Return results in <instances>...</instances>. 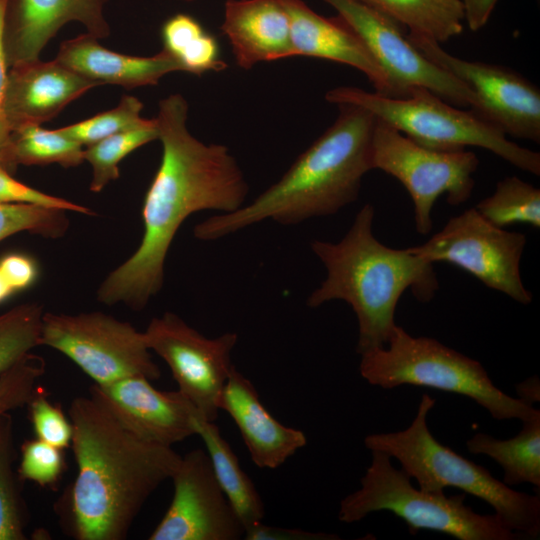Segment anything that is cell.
Segmentation results:
<instances>
[{
  "label": "cell",
  "instance_id": "60d3db41",
  "mask_svg": "<svg viewBox=\"0 0 540 540\" xmlns=\"http://www.w3.org/2000/svg\"><path fill=\"white\" fill-rule=\"evenodd\" d=\"M464 21L472 31H478L488 22L498 0H461Z\"/></svg>",
  "mask_w": 540,
  "mask_h": 540
},
{
  "label": "cell",
  "instance_id": "8992f818",
  "mask_svg": "<svg viewBox=\"0 0 540 540\" xmlns=\"http://www.w3.org/2000/svg\"><path fill=\"white\" fill-rule=\"evenodd\" d=\"M359 372L373 386L428 387L474 400L496 420L525 421L540 413L532 403L497 388L482 364L438 340L414 337L395 325L387 344L360 354Z\"/></svg>",
  "mask_w": 540,
  "mask_h": 540
},
{
  "label": "cell",
  "instance_id": "ba28073f",
  "mask_svg": "<svg viewBox=\"0 0 540 540\" xmlns=\"http://www.w3.org/2000/svg\"><path fill=\"white\" fill-rule=\"evenodd\" d=\"M371 453V464L360 479V488L340 502L341 522L355 523L370 513L389 511L406 523L412 535L431 530L458 540L525 539L510 530L497 514L475 512L466 504V494L448 496L444 491L415 487L403 469L392 465L388 454L377 450Z\"/></svg>",
  "mask_w": 540,
  "mask_h": 540
},
{
  "label": "cell",
  "instance_id": "7402d4cb",
  "mask_svg": "<svg viewBox=\"0 0 540 540\" xmlns=\"http://www.w3.org/2000/svg\"><path fill=\"white\" fill-rule=\"evenodd\" d=\"M55 59L100 85H119L126 89L157 85L164 75L181 71L180 65L165 50L150 57L125 55L101 46L89 33L62 42Z\"/></svg>",
  "mask_w": 540,
  "mask_h": 540
},
{
  "label": "cell",
  "instance_id": "83f0119b",
  "mask_svg": "<svg viewBox=\"0 0 540 540\" xmlns=\"http://www.w3.org/2000/svg\"><path fill=\"white\" fill-rule=\"evenodd\" d=\"M474 208L500 228L513 224L540 227V190L516 176L498 181L495 191Z\"/></svg>",
  "mask_w": 540,
  "mask_h": 540
},
{
  "label": "cell",
  "instance_id": "836d02e7",
  "mask_svg": "<svg viewBox=\"0 0 540 540\" xmlns=\"http://www.w3.org/2000/svg\"><path fill=\"white\" fill-rule=\"evenodd\" d=\"M17 474L20 481H30L42 488L57 487L66 470L64 449L38 438L25 440L20 449Z\"/></svg>",
  "mask_w": 540,
  "mask_h": 540
},
{
  "label": "cell",
  "instance_id": "ffe728a7",
  "mask_svg": "<svg viewBox=\"0 0 540 540\" xmlns=\"http://www.w3.org/2000/svg\"><path fill=\"white\" fill-rule=\"evenodd\" d=\"M219 409L233 419L260 468H278L307 443L301 430L283 425L268 412L253 383L235 367L221 393Z\"/></svg>",
  "mask_w": 540,
  "mask_h": 540
},
{
  "label": "cell",
  "instance_id": "b9f144b4",
  "mask_svg": "<svg viewBox=\"0 0 540 540\" xmlns=\"http://www.w3.org/2000/svg\"><path fill=\"white\" fill-rule=\"evenodd\" d=\"M518 398L534 403L539 402L540 399V385L539 379L536 376H532L525 381L519 383L516 386Z\"/></svg>",
  "mask_w": 540,
  "mask_h": 540
},
{
  "label": "cell",
  "instance_id": "8fae6325",
  "mask_svg": "<svg viewBox=\"0 0 540 540\" xmlns=\"http://www.w3.org/2000/svg\"><path fill=\"white\" fill-rule=\"evenodd\" d=\"M526 241L523 233L494 226L473 207L450 218L424 244L408 250L433 264L455 265L486 287L527 305L532 293L525 288L520 274Z\"/></svg>",
  "mask_w": 540,
  "mask_h": 540
},
{
  "label": "cell",
  "instance_id": "7c38bea8",
  "mask_svg": "<svg viewBox=\"0 0 540 540\" xmlns=\"http://www.w3.org/2000/svg\"><path fill=\"white\" fill-rule=\"evenodd\" d=\"M150 351L168 365L178 390L209 421L219 413V400L234 365L238 335L207 338L172 312L154 317L143 332Z\"/></svg>",
  "mask_w": 540,
  "mask_h": 540
},
{
  "label": "cell",
  "instance_id": "2e32d148",
  "mask_svg": "<svg viewBox=\"0 0 540 540\" xmlns=\"http://www.w3.org/2000/svg\"><path fill=\"white\" fill-rule=\"evenodd\" d=\"M150 381L133 376L93 384L90 396L121 426L148 443L172 447L196 435L194 421L202 416L197 408L179 390L161 391Z\"/></svg>",
  "mask_w": 540,
  "mask_h": 540
},
{
  "label": "cell",
  "instance_id": "277c9868",
  "mask_svg": "<svg viewBox=\"0 0 540 540\" xmlns=\"http://www.w3.org/2000/svg\"><path fill=\"white\" fill-rule=\"evenodd\" d=\"M374 215V207L367 203L340 241L310 244L326 277L306 304L311 308L332 300L349 304L358 323L359 355L387 344L396 325V306L407 289L419 302L427 303L439 288L433 263L408 248H390L373 235Z\"/></svg>",
  "mask_w": 540,
  "mask_h": 540
},
{
  "label": "cell",
  "instance_id": "5b68a950",
  "mask_svg": "<svg viewBox=\"0 0 540 540\" xmlns=\"http://www.w3.org/2000/svg\"><path fill=\"white\" fill-rule=\"evenodd\" d=\"M435 403L429 394H422L416 415L406 429L370 434L364 439L366 448L395 458L420 489L438 492L448 487L458 488L489 504L510 530L525 539L538 538L539 495L513 490L485 467L441 444L427 424L428 413Z\"/></svg>",
  "mask_w": 540,
  "mask_h": 540
},
{
  "label": "cell",
  "instance_id": "7a4b0ae2",
  "mask_svg": "<svg viewBox=\"0 0 540 540\" xmlns=\"http://www.w3.org/2000/svg\"><path fill=\"white\" fill-rule=\"evenodd\" d=\"M68 415L77 474L54 503L60 526L76 540H123L181 455L139 439L91 396L74 398Z\"/></svg>",
  "mask_w": 540,
  "mask_h": 540
},
{
  "label": "cell",
  "instance_id": "f1b7e54d",
  "mask_svg": "<svg viewBox=\"0 0 540 540\" xmlns=\"http://www.w3.org/2000/svg\"><path fill=\"white\" fill-rule=\"evenodd\" d=\"M13 155L17 165L76 167L84 161L83 146L57 129L48 130L31 124L12 131Z\"/></svg>",
  "mask_w": 540,
  "mask_h": 540
},
{
  "label": "cell",
  "instance_id": "4dcf8cb0",
  "mask_svg": "<svg viewBox=\"0 0 540 540\" xmlns=\"http://www.w3.org/2000/svg\"><path fill=\"white\" fill-rule=\"evenodd\" d=\"M43 315L36 302L17 305L0 315V375L41 345Z\"/></svg>",
  "mask_w": 540,
  "mask_h": 540
},
{
  "label": "cell",
  "instance_id": "4fadbf2b",
  "mask_svg": "<svg viewBox=\"0 0 540 540\" xmlns=\"http://www.w3.org/2000/svg\"><path fill=\"white\" fill-rule=\"evenodd\" d=\"M353 30L394 84L408 95L425 88L452 105L475 109L476 94L423 55L403 34L398 23L359 0H324Z\"/></svg>",
  "mask_w": 540,
  "mask_h": 540
},
{
  "label": "cell",
  "instance_id": "6da1fadb",
  "mask_svg": "<svg viewBox=\"0 0 540 540\" xmlns=\"http://www.w3.org/2000/svg\"><path fill=\"white\" fill-rule=\"evenodd\" d=\"M187 117L181 94L160 100L155 120L162 158L144 199L143 237L99 286L97 299L105 305L144 309L163 286L166 257L183 222L199 211L228 213L244 205L249 187L236 158L225 145L195 138Z\"/></svg>",
  "mask_w": 540,
  "mask_h": 540
},
{
  "label": "cell",
  "instance_id": "d590c367",
  "mask_svg": "<svg viewBox=\"0 0 540 540\" xmlns=\"http://www.w3.org/2000/svg\"><path fill=\"white\" fill-rule=\"evenodd\" d=\"M27 406L36 438L61 449L71 447L72 422L60 405L49 401L44 389L36 387Z\"/></svg>",
  "mask_w": 540,
  "mask_h": 540
},
{
  "label": "cell",
  "instance_id": "e0dca14e",
  "mask_svg": "<svg viewBox=\"0 0 540 540\" xmlns=\"http://www.w3.org/2000/svg\"><path fill=\"white\" fill-rule=\"evenodd\" d=\"M109 0H8L4 47L9 68L39 59L40 52L67 23L82 24L97 39L110 35L104 15Z\"/></svg>",
  "mask_w": 540,
  "mask_h": 540
},
{
  "label": "cell",
  "instance_id": "d6986e66",
  "mask_svg": "<svg viewBox=\"0 0 540 540\" xmlns=\"http://www.w3.org/2000/svg\"><path fill=\"white\" fill-rule=\"evenodd\" d=\"M98 85V82L79 75L56 59H36L11 66L6 112L12 131L53 119L69 103Z\"/></svg>",
  "mask_w": 540,
  "mask_h": 540
},
{
  "label": "cell",
  "instance_id": "f546056e",
  "mask_svg": "<svg viewBox=\"0 0 540 540\" xmlns=\"http://www.w3.org/2000/svg\"><path fill=\"white\" fill-rule=\"evenodd\" d=\"M158 139L155 118L151 123L104 138L84 149V160L92 168L90 191L101 192L119 178V163L131 152Z\"/></svg>",
  "mask_w": 540,
  "mask_h": 540
},
{
  "label": "cell",
  "instance_id": "44dd1931",
  "mask_svg": "<svg viewBox=\"0 0 540 540\" xmlns=\"http://www.w3.org/2000/svg\"><path fill=\"white\" fill-rule=\"evenodd\" d=\"M221 31L242 69L292 56L290 18L283 0H226Z\"/></svg>",
  "mask_w": 540,
  "mask_h": 540
},
{
  "label": "cell",
  "instance_id": "f35d334b",
  "mask_svg": "<svg viewBox=\"0 0 540 540\" xmlns=\"http://www.w3.org/2000/svg\"><path fill=\"white\" fill-rule=\"evenodd\" d=\"M0 269L15 291L29 287L37 277L35 262L23 254H8L0 260Z\"/></svg>",
  "mask_w": 540,
  "mask_h": 540
},
{
  "label": "cell",
  "instance_id": "1f68e13d",
  "mask_svg": "<svg viewBox=\"0 0 540 540\" xmlns=\"http://www.w3.org/2000/svg\"><path fill=\"white\" fill-rule=\"evenodd\" d=\"M142 110L143 103L138 98L124 95L115 108L57 130L82 146H89L109 136L151 123L153 118H143Z\"/></svg>",
  "mask_w": 540,
  "mask_h": 540
},
{
  "label": "cell",
  "instance_id": "9c48e42d",
  "mask_svg": "<svg viewBox=\"0 0 540 540\" xmlns=\"http://www.w3.org/2000/svg\"><path fill=\"white\" fill-rule=\"evenodd\" d=\"M371 165L402 183L413 202L415 229L427 235L433 227L432 210L440 195L446 194L451 206L470 198L479 159L466 149L444 151L425 147L376 118Z\"/></svg>",
  "mask_w": 540,
  "mask_h": 540
},
{
  "label": "cell",
  "instance_id": "cb8c5ba5",
  "mask_svg": "<svg viewBox=\"0 0 540 540\" xmlns=\"http://www.w3.org/2000/svg\"><path fill=\"white\" fill-rule=\"evenodd\" d=\"M519 433L510 439H498L486 433L472 436L466 446L472 454L492 458L503 469L508 486L529 483L540 488V413L522 421Z\"/></svg>",
  "mask_w": 540,
  "mask_h": 540
},
{
  "label": "cell",
  "instance_id": "7bdbcfd3",
  "mask_svg": "<svg viewBox=\"0 0 540 540\" xmlns=\"http://www.w3.org/2000/svg\"><path fill=\"white\" fill-rule=\"evenodd\" d=\"M12 293H14V290L12 289L0 269V304L5 301Z\"/></svg>",
  "mask_w": 540,
  "mask_h": 540
},
{
  "label": "cell",
  "instance_id": "30bf717a",
  "mask_svg": "<svg viewBox=\"0 0 540 540\" xmlns=\"http://www.w3.org/2000/svg\"><path fill=\"white\" fill-rule=\"evenodd\" d=\"M40 342L67 356L94 384L133 376L152 381L161 375L143 332L102 312H44Z\"/></svg>",
  "mask_w": 540,
  "mask_h": 540
},
{
  "label": "cell",
  "instance_id": "52a82bcc",
  "mask_svg": "<svg viewBox=\"0 0 540 540\" xmlns=\"http://www.w3.org/2000/svg\"><path fill=\"white\" fill-rule=\"evenodd\" d=\"M333 104H352L372 113L408 138L428 148L453 151L480 147L533 175L540 174V154L510 141L499 128L450 104L431 91L413 87L405 97H390L357 87L329 90Z\"/></svg>",
  "mask_w": 540,
  "mask_h": 540
},
{
  "label": "cell",
  "instance_id": "5bb4252c",
  "mask_svg": "<svg viewBox=\"0 0 540 540\" xmlns=\"http://www.w3.org/2000/svg\"><path fill=\"white\" fill-rule=\"evenodd\" d=\"M409 41L430 61L468 86L477 96L471 109L505 135L540 142V91L512 69L468 61L446 52L440 43L411 33Z\"/></svg>",
  "mask_w": 540,
  "mask_h": 540
},
{
  "label": "cell",
  "instance_id": "d6a6232c",
  "mask_svg": "<svg viewBox=\"0 0 540 540\" xmlns=\"http://www.w3.org/2000/svg\"><path fill=\"white\" fill-rule=\"evenodd\" d=\"M66 210L26 203H0V241L19 232L60 238L68 230Z\"/></svg>",
  "mask_w": 540,
  "mask_h": 540
},
{
  "label": "cell",
  "instance_id": "d4e9b609",
  "mask_svg": "<svg viewBox=\"0 0 540 540\" xmlns=\"http://www.w3.org/2000/svg\"><path fill=\"white\" fill-rule=\"evenodd\" d=\"M380 11L411 33L424 35L438 43L463 31L461 0H359Z\"/></svg>",
  "mask_w": 540,
  "mask_h": 540
},
{
  "label": "cell",
  "instance_id": "ab89813d",
  "mask_svg": "<svg viewBox=\"0 0 540 540\" xmlns=\"http://www.w3.org/2000/svg\"><path fill=\"white\" fill-rule=\"evenodd\" d=\"M247 540H335L337 535L310 532L297 528H283L264 524L262 521L245 531Z\"/></svg>",
  "mask_w": 540,
  "mask_h": 540
},
{
  "label": "cell",
  "instance_id": "74e56055",
  "mask_svg": "<svg viewBox=\"0 0 540 540\" xmlns=\"http://www.w3.org/2000/svg\"><path fill=\"white\" fill-rule=\"evenodd\" d=\"M8 0H0V168L10 174L17 168L13 155L12 129L6 112L9 66L4 47V25Z\"/></svg>",
  "mask_w": 540,
  "mask_h": 540
},
{
  "label": "cell",
  "instance_id": "9a60e30c",
  "mask_svg": "<svg viewBox=\"0 0 540 540\" xmlns=\"http://www.w3.org/2000/svg\"><path fill=\"white\" fill-rule=\"evenodd\" d=\"M174 492L149 540H238L245 529L221 490L205 450L181 459L171 478Z\"/></svg>",
  "mask_w": 540,
  "mask_h": 540
},
{
  "label": "cell",
  "instance_id": "4316f807",
  "mask_svg": "<svg viewBox=\"0 0 540 540\" xmlns=\"http://www.w3.org/2000/svg\"><path fill=\"white\" fill-rule=\"evenodd\" d=\"M14 422L10 412L0 415V540H25L28 510L17 471Z\"/></svg>",
  "mask_w": 540,
  "mask_h": 540
},
{
  "label": "cell",
  "instance_id": "e575fe53",
  "mask_svg": "<svg viewBox=\"0 0 540 540\" xmlns=\"http://www.w3.org/2000/svg\"><path fill=\"white\" fill-rule=\"evenodd\" d=\"M45 368V360L30 352L0 375V415L27 405Z\"/></svg>",
  "mask_w": 540,
  "mask_h": 540
},
{
  "label": "cell",
  "instance_id": "484cf974",
  "mask_svg": "<svg viewBox=\"0 0 540 540\" xmlns=\"http://www.w3.org/2000/svg\"><path fill=\"white\" fill-rule=\"evenodd\" d=\"M161 37L163 50L176 60L181 71L200 76L227 67L221 59L217 39L189 14L178 13L167 19Z\"/></svg>",
  "mask_w": 540,
  "mask_h": 540
},
{
  "label": "cell",
  "instance_id": "ac0fdd59",
  "mask_svg": "<svg viewBox=\"0 0 540 540\" xmlns=\"http://www.w3.org/2000/svg\"><path fill=\"white\" fill-rule=\"evenodd\" d=\"M283 3L290 18L292 56L316 57L351 66L368 78L375 92L390 97L406 96L339 16L323 17L303 0H283Z\"/></svg>",
  "mask_w": 540,
  "mask_h": 540
},
{
  "label": "cell",
  "instance_id": "3957f363",
  "mask_svg": "<svg viewBox=\"0 0 540 540\" xmlns=\"http://www.w3.org/2000/svg\"><path fill=\"white\" fill-rule=\"evenodd\" d=\"M339 114L284 175L252 202L214 214L195 225L201 241L224 238L271 220L295 225L336 214L357 200L364 175L372 170L371 141L376 122L366 109L338 104Z\"/></svg>",
  "mask_w": 540,
  "mask_h": 540
},
{
  "label": "cell",
  "instance_id": "603a6c76",
  "mask_svg": "<svg viewBox=\"0 0 540 540\" xmlns=\"http://www.w3.org/2000/svg\"><path fill=\"white\" fill-rule=\"evenodd\" d=\"M196 435L200 436L215 478L245 531L261 522L265 515L260 494L242 469L237 456L223 438L215 421L197 416Z\"/></svg>",
  "mask_w": 540,
  "mask_h": 540
},
{
  "label": "cell",
  "instance_id": "8d00e7d4",
  "mask_svg": "<svg viewBox=\"0 0 540 540\" xmlns=\"http://www.w3.org/2000/svg\"><path fill=\"white\" fill-rule=\"evenodd\" d=\"M0 203H26L94 215L80 204L43 193L14 179L9 172L0 168Z\"/></svg>",
  "mask_w": 540,
  "mask_h": 540
}]
</instances>
